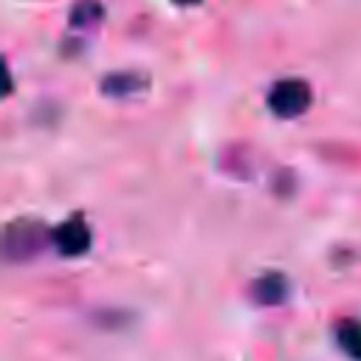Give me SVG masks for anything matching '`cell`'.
<instances>
[{
	"label": "cell",
	"mask_w": 361,
	"mask_h": 361,
	"mask_svg": "<svg viewBox=\"0 0 361 361\" xmlns=\"http://www.w3.org/2000/svg\"><path fill=\"white\" fill-rule=\"evenodd\" d=\"M313 102V90L305 79H279L268 93V107L279 118H296L302 116Z\"/></svg>",
	"instance_id": "cell-1"
},
{
	"label": "cell",
	"mask_w": 361,
	"mask_h": 361,
	"mask_svg": "<svg viewBox=\"0 0 361 361\" xmlns=\"http://www.w3.org/2000/svg\"><path fill=\"white\" fill-rule=\"evenodd\" d=\"M42 243H45L42 226H37L31 220H20L6 231V257L14 262L28 259L42 248Z\"/></svg>",
	"instance_id": "cell-2"
},
{
	"label": "cell",
	"mask_w": 361,
	"mask_h": 361,
	"mask_svg": "<svg viewBox=\"0 0 361 361\" xmlns=\"http://www.w3.org/2000/svg\"><path fill=\"white\" fill-rule=\"evenodd\" d=\"M51 243L62 257H79L90 248V228L82 217H71V220H65L62 226L54 228Z\"/></svg>",
	"instance_id": "cell-3"
},
{
	"label": "cell",
	"mask_w": 361,
	"mask_h": 361,
	"mask_svg": "<svg viewBox=\"0 0 361 361\" xmlns=\"http://www.w3.org/2000/svg\"><path fill=\"white\" fill-rule=\"evenodd\" d=\"M251 296L259 302V305H282L285 296H288V279L282 274H265L254 282L251 288Z\"/></svg>",
	"instance_id": "cell-4"
},
{
	"label": "cell",
	"mask_w": 361,
	"mask_h": 361,
	"mask_svg": "<svg viewBox=\"0 0 361 361\" xmlns=\"http://www.w3.org/2000/svg\"><path fill=\"white\" fill-rule=\"evenodd\" d=\"M336 338H338L341 350H344L350 358L361 361V322H355V319H341V322L336 324Z\"/></svg>",
	"instance_id": "cell-5"
},
{
	"label": "cell",
	"mask_w": 361,
	"mask_h": 361,
	"mask_svg": "<svg viewBox=\"0 0 361 361\" xmlns=\"http://www.w3.org/2000/svg\"><path fill=\"white\" fill-rule=\"evenodd\" d=\"M99 17H102V6L96 0H82V3H76L73 14H71V23L73 25H90Z\"/></svg>",
	"instance_id": "cell-6"
},
{
	"label": "cell",
	"mask_w": 361,
	"mask_h": 361,
	"mask_svg": "<svg viewBox=\"0 0 361 361\" xmlns=\"http://www.w3.org/2000/svg\"><path fill=\"white\" fill-rule=\"evenodd\" d=\"M175 3H180V6H192V3H197V0H175Z\"/></svg>",
	"instance_id": "cell-7"
}]
</instances>
